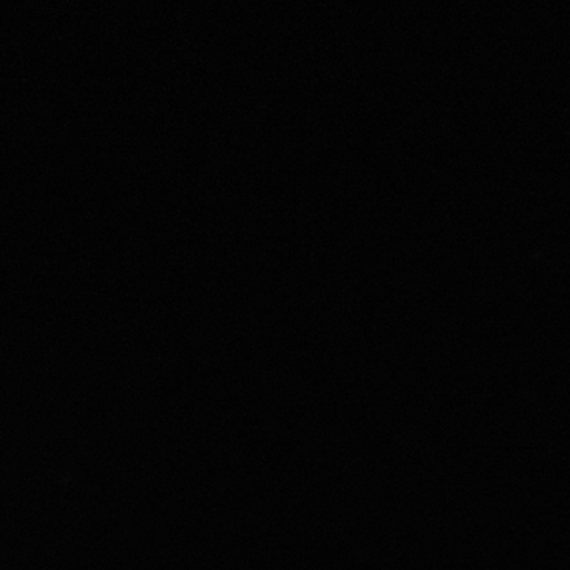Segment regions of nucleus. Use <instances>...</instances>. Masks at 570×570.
Segmentation results:
<instances>
[]
</instances>
